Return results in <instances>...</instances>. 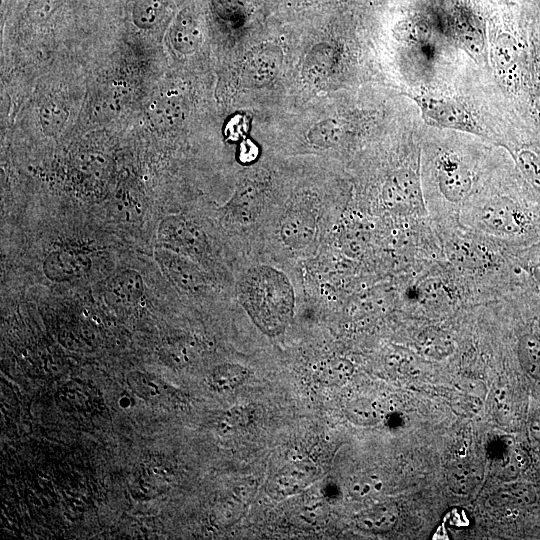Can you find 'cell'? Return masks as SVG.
Listing matches in <instances>:
<instances>
[{"label": "cell", "instance_id": "obj_13", "mask_svg": "<svg viewBox=\"0 0 540 540\" xmlns=\"http://www.w3.org/2000/svg\"><path fill=\"white\" fill-rule=\"evenodd\" d=\"M171 42L181 53H191L201 41V32L195 20L186 14L180 15L171 29Z\"/></svg>", "mask_w": 540, "mask_h": 540}, {"label": "cell", "instance_id": "obj_3", "mask_svg": "<svg viewBox=\"0 0 540 540\" xmlns=\"http://www.w3.org/2000/svg\"><path fill=\"white\" fill-rule=\"evenodd\" d=\"M158 239L165 249L189 258H199L207 249V239L202 229L183 216L163 219L158 227Z\"/></svg>", "mask_w": 540, "mask_h": 540}, {"label": "cell", "instance_id": "obj_20", "mask_svg": "<svg viewBox=\"0 0 540 540\" xmlns=\"http://www.w3.org/2000/svg\"><path fill=\"white\" fill-rule=\"evenodd\" d=\"M247 377L245 368L239 365L218 366L211 374V385L218 390H228L242 383Z\"/></svg>", "mask_w": 540, "mask_h": 540}, {"label": "cell", "instance_id": "obj_8", "mask_svg": "<svg viewBox=\"0 0 540 540\" xmlns=\"http://www.w3.org/2000/svg\"><path fill=\"white\" fill-rule=\"evenodd\" d=\"M494 62L505 85L517 90L521 86L520 48L517 40L508 33L497 36L494 44Z\"/></svg>", "mask_w": 540, "mask_h": 540}, {"label": "cell", "instance_id": "obj_7", "mask_svg": "<svg viewBox=\"0 0 540 540\" xmlns=\"http://www.w3.org/2000/svg\"><path fill=\"white\" fill-rule=\"evenodd\" d=\"M156 259L164 274L180 288L193 291L204 284L201 272L187 256L164 248L156 253Z\"/></svg>", "mask_w": 540, "mask_h": 540}, {"label": "cell", "instance_id": "obj_25", "mask_svg": "<svg viewBox=\"0 0 540 540\" xmlns=\"http://www.w3.org/2000/svg\"><path fill=\"white\" fill-rule=\"evenodd\" d=\"M127 380L130 388L145 399H156L161 393L157 380L142 372H131Z\"/></svg>", "mask_w": 540, "mask_h": 540}, {"label": "cell", "instance_id": "obj_5", "mask_svg": "<svg viewBox=\"0 0 540 540\" xmlns=\"http://www.w3.org/2000/svg\"><path fill=\"white\" fill-rule=\"evenodd\" d=\"M437 179L440 191L450 201L463 199L472 186L471 171L455 155L448 153L439 159Z\"/></svg>", "mask_w": 540, "mask_h": 540}, {"label": "cell", "instance_id": "obj_24", "mask_svg": "<svg viewBox=\"0 0 540 540\" xmlns=\"http://www.w3.org/2000/svg\"><path fill=\"white\" fill-rule=\"evenodd\" d=\"M65 2L66 0H30L26 8V15L33 23H44Z\"/></svg>", "mask_w": 540, "mask_h": 540}, {"label": "cell", "instance_id": "obj_9", "mask_svg": "<svg viewBox=\"0 0 540 540\" xmlns=\"http://www.w3.org/2000/svg\"><path fill=\"white\" fill-rule=\"evenodd\" d=\"M316 233L314 216L304 209L285 213L280 223V236L289 247L301 249L311 243Z\"/></svg>", "mask_w": 540, "mask_h": 540}, {"label": "cell", "instance_id": "obj_14", "mask_svg": "<svg viewBox=\"0 0 540 540\" xmlns=\"http://www.w3.org/2000/svg\"><path fill=\"white\" fill-rule=\"evenodd\" d=\"M124 89L119 86L107 87L99 92L91 102V117L98 121L114 117L126 100Z\"/></svg>", "mask_w": 540, "mask_h": 540}, {"label": "cell", "instance_id": "obj_15", "mask_svg": "<svg viewBox=\"0 0 540 540\" xmlns=\"http://www.w3.org/2000/svg\"><path fill=\"white\" fill-rule=\"evenodd\" d=\"M517 354L522 369L540 381V338L530 333L523 335L518 342Z\"/></svg>", "mask_w": 540, "mask_h": 540}, {"label": "cell", "instance_id": "obj_17", "mask_svg": "<svg viewBox=\"0 0 540 540\" xmlns=\"http://www.w3.org/2000/svg\"><path fill=\"white\" fill-rule=\"evenodd\" d=\"M68 116V109L60 100H47L39 109L40 125L49 136H55L61 132Z\"/></svg>", "mask_w": 540, "mask_h": 540}, {"label": "cell", "instance_id": "obj_31", "mask_svg": "<svg viewBox=\"0 0 540 540\" xmlns=\"http://www.w3.org/2000/svg\"><path fill=\"white\" fill-rule=\"evenodd\" d=\"M529 431L532 438L540 442V409L533 414L530 420Z\"/></svg>", "mask_w": 540, "mask_h": 540}, {"label": "cell", "instance_id": "obj_28", "mask_svg": "<svg viewBox=\"0 0 540 540\" xmlns=\"http://www.w3.org/2000/svg\"><path fill=\"white\" fill-rule=\"evenodd\" d=\"M381 483L372 477L358 478L349 488L350 494L357 499H366L381 490Z\"/></svg>", "mask_w": 540, "mask_h": 540}, {"label": "cell", "instance_id": "obj_30", "mask_svg": "<svg viewBox=\"0 0 540 540\" xmlns=\"http://www.w3.org/2000/svg\"><path fill=\"white\" fill-rule=\"evenodd\" d=\"M258 155L256 145L250 140H245L240 146L239 158L244 163L252 162Z\"/></svg>", "mask_w": 540, "mask_h": 540}, {"label": "cell", "instance_id": "obj_11", "mask_svg": "<svg viewBox=\"0 0 540 540\" xmlns=\"http://www.w3.org/2000/svg\"><path fill=\"white\" fill-rule=\"evenodd\" d=\"M398 521L396 507L389 503L374 505L357 515L356 525L367 532L385 533L392 530Z\"/></svg>", "mask_w": 540, "mask_h": 540}, {"label": "cell", "instance_id": "obj_10", "mask_svg": "<svg viewBox=\"0 0 540 540\" xmlns=\"http://www.w3.org/2000/svg\"><path fill=\"white\" fill-rule=\"evenodd\" d=\"M184 115L183 100L172 91L156 96L148 107L149 120L159 129L165 130L179 125Z\"/></svg>", "mask_w": 540, "mask_h": 540}, {"label": "cell", "instance_id": "obj_22", "mask_svg": "<svg viewBox=\"0 0 540 540\" xmlns=\"http://www.w3.org/2000/svg\"><path fill=\"white\" fill-rule=\"evenodd\" d=\"M352 370L350 362L344 359H333L321 368V378L325 383L340 385L349 379Z\"/></svg>", "mask_w": 540, "mask_h": 540}, {"label": "cell", "instance_id": "obj_29", "mask_svg": "<svg viewBox=\"0 0 540 540\" xmlns=\"http://www.w3.org/2000/svg\"><path fill=\"white\" fill-rule=\"evenodd\" d=\"M531 83L532 106L536 117L540 120V53L533 54Z\"/></svg>", "mask_w": 540, "mask_h": 540}, {"label": "cell", "instance_id": "obj_23", "mask_svg": "<svg viewBox=\"0 0 540 540\" xmlns=\"http://www.w3.org/2000/svg\"><path fill=\"white\" fill-rule=\"evenodd\" d=\"M516 160L527 180L540 190V156L531 150L523 149L518 152Z\"/></svg>", "mask_w": 540, "mask_h": 540}, {"label": "cell", "instance_id": "obj_26", "mask_svg": "<svg viewBox=\"0 0 540 540\" xmlns=\"http://www.w3.org/2000/svg\"><path fill=\"white\" fill-rule=\"evenodd\" d=\"M347 410L350 419L357 423L371 424L380 418L379 410L367 400L353 402L348 405Z\"/></svg>", "mask_w": 540, "mask_h": 540}, {"label": "cell", "instance_id": "obj_12", "mask_svg": "<svg viewBox=\"0 0 540 540\" xmlns=\"http://www.w3.org/2000/svg\"><path fill=\"white\" fill-rule=\"evenodd\" d=\"M483 220L490 227L506 233L518 232L523 226V217L519 211L514 206L503 202L487 207Z\"/></svg>", "mask_w": 540, "mask_h": 540}, {"label": "cell", "instance_id": "obj_4", "mask_svg": "<svg viewBox=\"0 0 540 540\" xmlns=\"http://www.w3.org/2000/svg\"><path fill=\"white\" fill-rule=\"evenodd\" d=\"M92 266L89 254L79 248L65 247L50 252L43 262L45 276L54 282H70L86 275Z\"/></svg>", "mask_w": 540, "mask_h": 540}, {"label": "cell", "instance_id": "obj_16", "mask_svg": "<svg viewBox=\"0 0 540 540\" xmlns=\"http://www.w3.org/2000/svg\"><path fill=\"white\" fill-rule=\"evenodd\" d=\"M481 471L471 463L455 464L448 472L450 489L459 495L469 494L479 483Z\"/></svg>", "mask_w": 540, "mask_h": 540}, {"label": "cell", "instance_id": "obj_19", "mask_svg": "<svg viewBox=\"0 0 540 540\" xmlns=\"http://www.w3.org/2000/svg\"><path fill=\"white\" fill-rule=\"evenodd\" d=\"M277 68V57L272 53L263 52L250 61L245 76L253 84H260L273 78Z\"/></svg>", "mask_w": 540, "mask_h": 540}, {"label": "cell", "instance_id": "obj_21", "mask_svg": "<svg viewBox=\"0 0 540 540\" xmlns=\"http://www.w3.org/2000/svg\"><path fill=\"white\" fill-rule=\"evenodd\" d=\"M260 204L254 192L244 191L232 206V216L241 223L253 221L259 214Z\"/></svg>", "mask_w": 540, "mask_h": 540}, {"label": "cell", "instance_id": "obj_6", "mask_svg": "<svg viewBox=\"0 0 540 540\" xmlns=\"http://www.w3.org/2000/svg\"><path fill=\"white\" fill-rule=\"evenodd\" d=\"M144 293L142 276L133 269L120 270L110 276L103 287L106 301L116 308L134 306Z\"/></svg>", "mask_w": 540, "mask_h": 540}, {"label": "cell", "instance_id": "obj_18", "mask_svg": "<svg viewBox=\"0 0 540 540\" xmlns=\"http://www.w3.org/2000/svg\"><path fill=\"white\" fill-rule=\"evenodd\" d=\"M165 0H135L132 7L133 23L140 29H152L163 18Z\"/></svg>", "mask_w": 540, "mask_h": 540}, {"label": "cell", "instance_id": "obj_27", "mask_svg": "<svg viewBox=\"0 0 540 540\" xmlns=\"http://www.w3.org/2000/svg\"><path fill=\"white\" fill-rule=\"evenodd\" d=\"M337 131L334 123L323 122L311 130L309 139L315 145L327 147L336 141Z\"/></svg>", "mask_w": 540, "mask_h": 540}, {"label": "cell", "instance_id": "obj_1", "mask_svg": "<svg viewBox=\"0 0 540 540\" xmlns=\"http://www.w3.org/2000/svg\"><path fill=\"white\" fill-rule=\"evenodd\" d=\"M242 304L265 334L282 333L291 321L294 292L288 278L270 266L251 268L240 285Z\"/></svg>", "mask_w": 540, "mask_h": 540}, {"label": "cell", "instance_id": "obj_2", "mask_svg": "<svg viewBox=\"0 0 540 540\" xmlns=\"http://www.w3.org/2000/svg\"><path fill=\"white\" fill-rule=\"evenodd\" d=\"M422 118L431 126L469 133H480L478 125L463 104L449 97L435 94L413 96Z\"/></svg>", "mask_w": 540, "mask_h": 540}]
</instances>
